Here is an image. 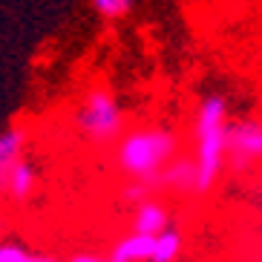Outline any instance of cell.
I'll return each instance as SVG.
<instances>
[{"instance_id":"obj_11","label":"cell","mask_w":262,"mask_h":262,"mask_svg":"<svg viewBox=\"0 0 262 262\" xmlns=\"http://www.w3.org/2000/svg\"><path fill=\"white\" fill-rule=\"evenodd\" d=\"M86 3H90V9L101 20H121V17H127L136 9L139 0H86Z\"/></svg>"},{"instance_id":"obj_5","label":"cell","mask_w":262,"mask_h":262,"mask_svg":"<svg viewBox=\"0 0 262 262\" xmlns=\"http://www.w3.org/2000/svg\"><path fill=\"white\" fill-rule=\"evenodd\" d=\"M26 141H29V133L24 124H12L0 133V196H3V185H6L12 164L26 156Z\"/></svg>"},{"instance_id":"obj_6","label":"cell","mask_w":262,"mask_h":262,"mask_svg":"<svg viewBox=\"0 0 262 262\" xmlns=\"http://www.w3.org/2000/svg\"><path fill=\"white\" fill-rule=\"evenodd\" d=\"M35 187H38V167L24 156L20 162H15L12 170H9L6 185H3V196L12 202H26L35 193Z\"/></svg>"},{"instance_id":"obj_1","label":"cell","mask_w":262,"mask_h":262,"mask_svg":"<svg viewBox=\"0 0 262 262\" xmlns=\"http://www.w3.org/2000/svg\"><path fill=\"white\" fill-rule=\"evenodd\" d=\"M228 98L208 93L196 104L193 116V170H196V193L216 187L225 173V144H228Z\"/></svg>"},{"instance_id":"obj_2","label":"cell","mask_w":262,"mask_h":262,"mask_svg":"<svg viewBox=\"0 0 262 262\" xmlns=\"http://www.w3.org/2000/svg\"><path fill=\"white\" fill-rule=\"evenodd\" d=\"M179 150V136L167 127H139L124 133L116 147V164L124 176L141 185H153L159 173L173 162Z\"/></svg>"},{"instance_id":"obj_8","label":"cell","mask_w":262,"mask_h":262,"mask_svg":"<svg viewBox=\"0 0 262 262\" xmlns=\"http://www.w3.org/2000/svg\"><path fill=\"white\" fill-rule=\"evenodd\" d=\"M153 254V236L144 233H127L124 239H118L113 254L107 256L110 262H150Z\"/></svg>"},{"instance_id":"obj_4","label":"cell","mask_w":262,"mask_h":262,"mask_svg":"<svg viewBox=\"0 0 262 262\" xmlns=\"http://www.w3.org/2000/svg\"><path fill=\"white\" fill-rule=\"evenodd\" d=\"M262 156V124L256 118L228 124V144H225V164L236 173L251 170Z\"/></svg>"},{"instance_id":"obj_13","label":"cell","mask_w":262,"mask_h":262,"mask_svg":"<svg viewBox=\"0 0 262 262\" xmlns=\"http://www.w3.org/2000/svg\"><path fill=\"white\" fill-rule=\"evenodd\" d=\"M70 262H110L107 256H98V254H90V251H81V254H72Z\"/></svg>"},{"instance_id":"obj_9","label":"cell","mask_w":262,"mask_h":262,"mask_svg":"<svg viewBox=\"0 0 262 262\" xmlns=\"http://www.w3.org/2000/svg\"><path fill=\"white\" fill-rule=\"evenodd\" d=\"M159 185H167V187H176L182 193H196V170H193V159H176L173 164L159 173L156 179Z\"/></svg>"},{"instance_id":"obj_7","label":"cell","mask_w":262,"mask_h":262,"mask_svg":"<svg viewBox=\"0 0 262 262\" xmlns=\"http://www.w3.org/2000/svg\"><path fill=\"white\" fill-rule=\"evenodd\" d=\"M170 225L167 208L156 199H141L136 202V213H133V233H144V236H156Z\"/></svg>"},{"instance_id":"obj_14","label":"cell","mask_w":262,"mask_h":262,"mask_svg":"<svg viewBox=\"0 0 262 262\" xmlns=\"http://www.w3.org/2000/svg\"><path fill=\"white\" fill-rule=\"evenodd\" d=\"M29 262H61V259H55V256H47V254H32Z\"/></svg>"},{"instance_id":"obj_12","label":"cell","mask_w":262,"mask_h":262,"mask_svg":"<svg viewBox=\"0 0 262 262\" xmlns=\"http://www.w3.org/2000/svg\"><path fill=\"white\" fill-rule=\"evenodd\" d=\"M29 251L17 242H0V262H29Z\"/></svg>"},{"instance_id":"obj_3","label":"cell","mask_w":262,"mask_h":262,"mask_svg":"<svg viewBox=\"0 0 262 262\" xmlns=\"http://www.w3.org/2000/svg\"><path fill=\"white\" fill-rule=\"evenodd\" d=\"M72 124L81 133V139H86V144L107 147L116 144L124 136L127 118H124V110L116 95L107 86H95L84 95V101L72 113Z\"/></svg>"},{"instance_id":"obj_10","label":"cell","mask_w":262,"mask_h":262,"mask_svg":"<svg viewBox=\"0 0 262 262\" xmlns=\"http://www.w3.org/2000/svg\"><path fill=\"white\" fill-rule=\"evenodd\" d=\"M179 254H182V231L167 225L162 233L153 236V254H150V262H176Z\"/></svg>"}]
</instances>
